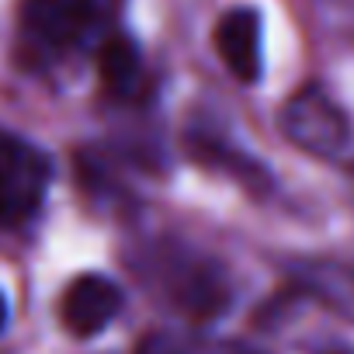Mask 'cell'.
<instances>
[{
	"label": "cell",
	"mask_w": 354,
	"mask_h": 354,
	"mask_svg": "<svg viewBox=\"0 0 354 354\" xmlns=\"http://www.w3.org/2000/svg\"><path fill=\"white\" fill-rule=\"evenodd\" d=\"M149 278L177 309H185L192 316H212L226 309V299H230L223 271L188 247L160 243L149 261Z\"/></svg>",
	"instance_id": "6da1fadb"
},
{
	"label": "cell",
	"mask_w": 354,
	"mask_h": 354,
	"mask_svg": "<svg viewBox=\"0 0 354 354\" xmlns=\"http://www.w3.org/2000/svg\"><path fill=\"white\" fill-rule=\"evenodd\" d=\"M94 21V0H25L21 28L32 46L59 53L77 46Z\"/></svg>",
	"instance_id": "277c9868"
},
{
	"label": "cell",
	"mask_w": 354,
	"mask_h": 354,
	"mask_svg": "<svg viewBox=\"0 0 354 354\" xmlns=\"http://www.w3.org/2000/svg\"><path fill=\"white\" fill-rule=\"evenodd\" d=\"M8 326V299H4V292H0V330Z\"/></svg>",
	"instance_id": "8fae6325"
},
{
	"label": "cell",
	"mask_w": 354,
	"mask_h": 354,
	"mask_svg": "<svg viewBox=\"0 0 354 354\" xmlns=\"http://www.w3.org/2000/svg\"><path fill=\"white\" fill-rule=\"evenodd\" d=\"M216 49L226 70L240 84H257L264 70V42H261V15L250 8H233L216 21Z\"/></svg>",
	"instance_id": "8992f818"
},
{
	"label": "cell",
	"mask_w": 354,
	"mask_h": 354,
	"mask_svg": "<svg viewBox=\"0 0 354 354\" xmlns=\"http://www.w3.org/2000/svg\"><path fill=\"white\" fill-rule=\"evenodd\" d=\"M281 132L292 146L313 156H337L351 139V122L344 108L319 87L309 84L295 91L281 108Z\"/></svg>",
	"instance_id": "3957f363"
},
{
	"label": "cell",
	"mask_w": 354,
	"mask_h": 354,
	"mask_svg": "<svg viewBox=\"0 0 354 354\" xmlns=\"http://www.w3.org/2000/svg\"><path fill=\"white\" fill-rule=\"evenodd\" d=\"M97 73L111 97H132L142 80V59L136 42L125 35H111L97 53Z\"/></svg>",
	"instance_id": "ba28073f"
},
{
	"label": "cell",
	"mask_w": 354,
	"mask_h": 354,
	"mask_svg": "<svg viewBox=\"0 0 354 354\" xmlns=\"http://www.w3.org/2000/svg\"><path fill=\"white\" fill-rule=\"evenodd\" d=\"M188 149H195V156H198L202 163L219 167L223 174L236 177V181H240V185H247L250 192H257V188H264V185H268V174L261 170V163H257V160H250L247 153L230 149V146H226L223 139H216V136H202V132H195V136L188 139Z\"/></svg>",
	"instance_id": "9c48e42d"
},
{
	"label": "cell",
	"mask_w": 354,
	"mask_h": 354,
	"mask_svg": "<svg viewBox=\"0 0 354 354\" xmlns=\"http://www.w3.org/2000/svg\"><path fill=\"white\" fill-rule=\"evenodd\" d=\"M122 309V288L104 274H80L59 302V319L73 337H97Z\"/></svg>",
	"instance_id": "5b68a950"
},
{
	"label": "cell",
	"mask_w": 354,
	"mask_h": 354,
	"mask_svg": "<svg viewBox=\"0 0 354 354\" xmlns=\"http://www.w3.org/2000/svg\"><path fill=\"white\" fill-rule=\"evenodd\" d=\"M295 278L313 299H319L344 319H354V264L326 261V257L302 261V264H295Z\"/></svg>",
	"instance_id": "52a82bcc"
},
{
	"label": "cell",
	"mask_w": 354,
	"mask_h": 354,
	"mask_svg": "<svg viewBox=\"0 0 354 354\" xmlns=\"http://www.w3.org/2000/svg\"><path fill=\"white\" fill-rule=\"evenodd\" d=\"M49 174V156L39 146L18 136H0V226H21L39 212Z\"/></svg>",
	"instance_id": "7a4b0ae2"
},
{
	"label": "cell",
	"mask_w": 354,
	"mask_h": 354,
	"mask_svg": "<svg viewBox=\"0 0 354 354\" xmlns=\"http://www.w3.org/2000/svg\"><path fill=\"white\" fill-rule=\"evenodd\" d=\"M139 354H219L216 347L209 344H198V340H185V337H170V333H156L149 337Z\"/></svg>",
	"instance_id": "30bf717a"
}]
</instances>
